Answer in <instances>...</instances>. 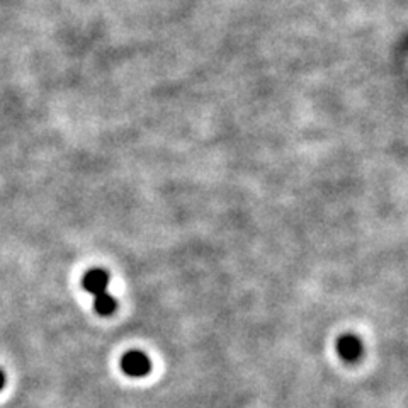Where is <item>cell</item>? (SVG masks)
Returning <instances> with one entry per match:
<instances>
[{
	"mask_svg": "<svg viewBox=\"0 0 408 408\" xmlns=\"http://www.w3.org/2000/svg\"><path fill=\"white\" fill-rule=\"evenodd\" d=\"M109 284V274L104 269H90L82 279L84 290L94 296V310L100 316L113 315L116 310V299L107 292Z\"/></svg>",
	"mask_w": 408,
	"mask_h": 408,
	"instance_id": "obj_1",
	"label": "cell"
},
{
	"mask_svg": "<svg viewBox=\"0 0 408 408\" xmlns=\"http://www.w3.org/2000/svg\"><path fill=\"white\" fill-rule=\"evenodd\" d=\"M121 369L129 378H143L151 371V363L147 354L140 350H129L121 357Z\"/></svg>",
	"mask_w": 408,
	"mask_h": 408,
	"instance_id": "obj_2",
	"label": "cell"
},
{
	"mask_svg": "<svg viewBox=\"0 0 408 408\" xmlns=\"http://www.w3.org/2000/svg\"><path fill=\"white\" fill-rule=\"evenodd\" d=\"M337 354L347 363H354L363 354V342L359 341V337L352 334L342 335L337 341Z\"/></svg>",
	"mask_w": 408,
	"mask_h": 408,
	"instance_id": "obj_3",
	"label": "cell"
},
{
	"mask_svg": "<svg viewBox=\"0 0 408 408\" xmlns=\"http://www.w3.org/2000/svg\"><path fill=\"white\" fill-rule=\"evenodd\" d=\"M3 385H6V376H3V373L0 371V389L3 388Z\"/></svg>",
	"mask_w": 408,
	"mask_h": 408,
	"instance_id": "obj_4",
	"label": "cell"
}]
</instances>
